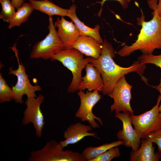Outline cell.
I'll list each match as a JSON object with an SVG mask.
<instances>
[{
  "instance_id": "6da1fadb",
  "label": "cell",
  "mask_w": 161,
  "mask_h": 161,
  "mask_svg": "<svg viewBox=\"0 0 161 161\" xmlns=\"http://www.w3.org/2000/svg\"><path fill=\"white\" fill-rule=\"evenodd\" d=\"M114 50L112 45L105 39L100 56L96 59L88 57L89 63L98 69L101 75L103 85L100 92L103 95L109 96L119 79L132 72L137 73L148 84L147 79L143 76L146 68L145 64L137 61L129 67H121L114 61Z\"/></svg>"
},
{
  "instance_id": "7a4b0ae2",
  "label": "cell",
  "mask_w": 161,
  "mask_h": 161,
  "mask_svg": "<svg viewBox=\"0 0 161 161\" xmlns=\"http://www.w3.org/2000/svg\"><path fill=\"white\" fill-rule=\"evenodd\" d=\"M157 5L150 7L153 10L151 20L145 21L143 13L138 18V24L141 26V28L137 38L131 45H125L118 51L117 54L120 56H128L137 50L143 54H152L155 49H161V18L157 13Z\"/></svg>"
},
{
  "instance_id": "3957f363",
  "label": "cell",
  "mask_w": 161,
  "mask_h": 161,
  "mask_svg": "<svg viewBox=\"0 0 161 161\" xmlns=\"http://www.w3.org/2000/svg\"><path fill=\"white\" fill-rule=\"evenodd\" d=\"M84 54L76 49H63L53 55L52 61H57L69 69L72 74V79L67 89V92L73 93L79 90L82 80L81 72L89 63L88 58H84Z\"/></svg>"
},
{
  "instance_id": "277c9868",
  "label": "cell",
  "mask_w": 161,
  "mask_h": 161,
  "mask_svg": "<svg viewBox=\"0 0 161 161\" xmlns=\"http://www.w3.org/2000/svg\"><path fill=\"white\" fill-rule=\"evenodd\" d=\"M59 143L54 140L47 141L41 149L32 151L28 161H86L83 154L63 150Z\"/></svg>"
},
{
  "instance_id": "5b68a950",
  "label": "cell",
  "mask_w": 161,
  "mask_h": 161,
  "mask_svg": "<svg viewBox=\"0 0 161 161\" xmlns=\"http://www.w3.org/2000/svg\"><path fill=\"white\" fill-rule=\"evenodd\" d=\"M48 20L49 33L44 39L37 41L33 46L30 56L31 59L47 60L50 59L58 52L64 49L52 17H49Z\"/></svg>"
},
{
  "instance_id": "8992f818",
  "label": "cell",
  "mask_w": 161,
  "mask_h": 161,
  "mask_svg": "<svg viewBox=\"0 0 161 161\" xmlns=\"http://www.w3.org/2000/svg\"><path fill=\"white\" fill-rule=\"evenodd\" d=\"M161 99L160 95L156 104L150 110L138 115L130 114L134 128L141 139L161 129V116L159 110Z\"/></svg>"
},
{
  "instance_id": "52a82bcc",
  "label": "cell",
  "mask_w": 161,
  "mask_h": 161,
  "mask_svg": "<svg viewBox=\"0 0 161 161\" xmlns=\"http://www.w3.org/2000/svg\"><path fill=\"white\" fill-rule=\"evenodd\" d=\"M17 59L18 62L17 69L13 70L12 67H10L8 74L13 75L17 77L16 84L12 86L13 97L16 103L22 104L24 103L23 100L24 95H26L27 98L36 97L35 92L41 91L42 89L38 84L33 85L31 84L29 75L26 72L25 66L21 61L20 62L18 57Z\"/></svg>"
},
{
  "instance_id": "ba28073f",
  "label": "cell",
  "mask_w": 161,
  "mask_h": 161,
  "mask_svg": "<svg viewBox=\"0 0 161 161\" xmlns=\"http://www.w3.org/2000/svg\"><path fill=\"white\" fill-rule=\"evenodd\" d=\"M77 94L80 99V104L75 114V117L80 119L83 122H88L93 128H99V125L95 120L102 125V119L94 114L92 109L102 98V96L100 95L97 90L93 91H87L85 93L83 90H80Z\"/></svg>"
},
{
  "instance_id": "9c48e42d",
  "label": "cell",
  "mask_w": 161,
  "mask_h": 161,
  "mask_svg": "<svg viewBox=\"0 0 161 161\" xmlns=\"http://www.w3.org/2000/svg\"><path fill=\"white\" fill-rule=\"evenodd\" d=\"M45 98L40 94L36 97L27 98L25 104L26 107L23 112L22 124L27 125L33 124L36 136L38 138L42 136V132L46 123L44 115L41 109V105Z\"/></svg>"
},
{
  "instance_id": "30bf717a",
  "label": "cell",
  "mask_w": 161,
  "mask_h": 161,
  "mask_svg": "<svg viewBox=\"0 0 161 161\" xmlns=\"http://www.w3.org/2000/svg\"><path fill=\"white\" fill-rule=\"evenodd\" d=\"M132 87L127 82L125 75L119 79L109 95L114 100V103L110 107L111 112L115 111V114L121 111L129 112L131 114H134L130 104L132 99L131 90Z\"/></svg>"
},
{
  "instance_id": "8fae6325",
  "label": "cell",
  "mask_w": 161,
  "mask_h": 161,
  "mask_svg": "<svg viewBox=\"0 0 161 161\" xmlns=\"http://www.w3.org/2000/svg\"><path fill=\"white\" fill-rule=\"evenodd\" d=\"M115 117L120 119L123 123L122 130L120 129L117 134V137L124 142L123 145L131 147L133 151H136L140 148L141 140L138 133L133 128L129 112L119 113Z\"/></svg>"
},
{
  "instance_id": "7c38bea8",
  "label": "cell",
  "mask_w": 161,
  "mask_h": 161,
  "mask_svg": "<svg viewBox=\"0 0 161 161\" xmlns=\"http://www.w3.org/2000/svg\"><path fill=\"white\" fill-rule=\"evenodd\" d=\"M55 24L58 28V35L63 44L64 49L72 48L73 44L81 35L79 29L72 21H67L64 17H58Z\"/></svg>"
},
{
  "instance_id": "4fadbf2b",
  "label": "cell",
  "mask_w": 161,
  "mask_h": 161,
  "mask_svg": "<svg viewBox=\"0 0 161 161\" xmlns=\"http://www.w3.org/2000/svg\"><path fill=\"white\" fill-rule=\"evenodd\" d=\"M92 128L90 125H85L79 122L70 124L64 132L63 137L65 140L59 142L61 147L63 148L70 144L76 143L87 136L98 138L96 133L88 132Z\"/></svg>"
},
{
  "instance_id": "5bb4252c",
  "label": "cell",
  "mask_w": 161,
  "mask_h": 161,
  "mask_svg": "<svg viewBox=\"0 0 161 161\" xmlns=\"http://www.w3.org/2000/svg\"><path fill=\"white\" fill-rule=\"evenodd\" d=\"M72 48L86 56L96 59L101 54L103 44L90 36L80 35L73 44Z\"/></svg>"
},
{
  "instance_id": "9a60e30c",
  "label": "cell",
  "mask_w": 161,
  "mask_h": 161,
  "mask_svg": "<svg viewBox=\"0 0 161 161\" xmlns=\"http://www.w3.org/2000/svg\"><path fill=\"white\" fill-rule=\"evenodd\" d=\"M85 68L86 74L82 78L79 90L87 89L88 91L97 90L101 92L103 82L99 70L90 63L86 65Z\"/></svg>"
},
{
  "instance_id": "2e32d148",
  "label": "cell",
  "mask_w": 161,
  "mask_h": 161,
  "mask_svg": "<svg viewBox=\"0 0 161 161\" xmlns=\"http://www.w3.org/2000/svg\"><path fill=\"white\" fill-rule=\"evenodd\" d=\"M141 147L130 152L131 161H158L160 159L158 152H155L153 142L147 138L142 139Z\"/></svg>"
},
{
  "instance_id": "e0dca14e",
  "label": "cell",
  "mask_w": 161,
  "mask_h": 161,
  "mask_svg": "<svg viewBox=\"0 0 161 161\" xmlns=\"http://www.w3.org/2000/svg\"><path fill=\"white\" fill-rule=\"evenodd\" d=\"M76 5L73 4L69 9H68L67 16L69 17L76 26L80 31L81 35L90 36L98 43L103 44L104 41L99 33L100 26L96 25L94 28H92L86 25L77 17L76 13Z\"/></svg>"
},
{
  "instance_id": "ac0fdd59",
  "label": "cell",
  "mask_w": 161,
  "mask_h": 161,
  "mask_svg": "<svg viewBox=\"0 0 161 161\" xmlns=\"http://www.w3.org/2000/svg\"><path fill=\"white\" fill-rule=\"evenodd\" d=\"M33 10H37L47 14L49 17L58 15L67 16L68 9H64L55 5L49 0H28Z\"/></svg>"
},
{
  "instance_id": "d6986e66",
  "label": "cell",
  "mask_w": 161,
  "mask_h": 161,
  "mask_svg": "<svg viewBox=\"0 0 161 161\" xmlns=\"http://www.w3.org/2000/svg\"><path fill=\"white\" fill-rule=\"evenodd\" d=\"M33 9L30 3L24 2L16 12L8 26L11 29L15 27L19 26L27 21Z\"/></svg>"
},
{
  "instance_id": "ffe728a7",
  "label": "cell",
  "mask_w": 161,
  "mask_h": 161,
  "mask_svg": "<svg viewBox=\"0 0 161 161\" xmlns=\"http://www.w3.org/2000/svg\"><path fill=\"white\" fill-rule=\"evenodd\" d=\"M123 140H119L110 143L104 144L97 147L89 146L83 150L82 153L87 161H90L109 149L114 147L123 145Z\"/></svg>"
},
{
  "instance_id": "44dd1931",
  "label": "cell",
  "mask_w": 161,
  "mask_h": 161,
  "mask_svg": "<svg viewBox=\"0 0 161 161\" xmlns=\"http://www.w3.org/2000/svg\"><path fill=\"white\" fill-rule=\"evenodd\" d=\"M0 2L2 7L0 18L4 21L9 23L16 12V8L10 0H1Z\"/></svg>"
},
{
  "instance_id": "7402d4cb",
  "label": "cell",
  "mask_w": 161,
  "mask_h": 161,
  "mask_svg": "<svg viewBox=\"0 0 161 161\" xmlns=\"http://www.w3.org/2000/svg\"><path fill=\"white\" fill-rule=\"evenodd\" d=\"M14 100L12 88L7 85L5 80L0 73V103Z\"/></svg>"
},
{
  "instance_id": "603a6c76",
  "label": "cell",
  "mask_w": 161,
  "mask_h": 161,
  "mask_svg": "<svg viewBox=\"0 0 161 161\" xmlns=\"http://www.w3.org/2000/svg\"><path fill=\"white\" fill-rule=\"evenodd\" d=\"M121 155L120 149L117 146L113 147L97 156L90 161H111L113 158Z\"/></svg>"
},
{
  "instance_id": "cb8c5ba5",
  "label": "cell",
  "mask_w": 161,
  "mask_h": 161,
  "mask_svg": "<svg viewBox=\"0 0 161 161\" xmlns=\"http://www.w3.org/2000/svg\"><path fill=\"white\" fill-rule=\"evenodd\" d=\"M137 60L143 64H151L159 67L161 69V54L159 55H154L152 54L150 55L143 54L138 57ZM158 86H161V78L160 79V83Z\"/></svg>"
},
{
  "instance_id": "d4e9b609",
  "label": "cell",
  "mask_w": 161,
  "mask_h": 161,
  "mask_svg": "<svg viewBox=\"0 0 161 161\" xmlns=\"http://www.w3.org/2000/svg\"><path fill=\"white\" fill-rule=\"evenodd\" d=\"M145 138L156 144L158 147V152L161 159V129L148 135Z\"/></svg>"
},
{
  "instance_id": "484cf974",
  "label": "cell",
  "mask_w": 161,
  "mask_h": 161,
  "mask_svg": "<svg viewBox=\"0 0 161 161\" xmlns=\"http://www.w3.org/2000/svg\"><path fill=\"white\" fill-rule=\"evenodd\" d=\"M108 0H102L101 1H97L96 3H99L101 5V7L100 10L97 14V15L98 16L100 17L102 11V7L103 6L105 2ZM120 3L121 6L124 9H126L128 6L129 3V0H114Z\"/></svg>"
},
{
  "instance_id": "4316f807",
  "label": "cell",
  "mask_w": 161,
  "mask_h": 161,
  "mask_svg": "<svg viewBox=\"0 0 161 161\" xmlns=\"http://www.w3.org/2000/svg\"><path fill=\"white\" fill-rule=\"evenodd\" d=\"M12 5L17 9L19 8L24 2V0H11Z\"/></svg>"
},
{
  "instance_id": "83f0119b",
  "label": "cell",
  "mask_w": 161,
  "mask_h": 161,
  "mask_svg": "<svg viewBox=\"0 0 161 161\" xmlns=\"http://www.w3.org/2000/svg\"><path fill=\"white\" fill-rule=\"evenodd\" d=\"M157 6V10L158 16L161 18V0H158Z\"/></svg>"
},
{
  "instance_id": "f1b7e54d",
  "label": "cell",
  "mask_w": 161,
  "mask_h": 161,
  "mask_svg": "<svg viewBox=\"0 0 161 161\" xmlns=\"http://www.w3.org/2000/svg\"><path fill=\"white\" fill-rule=\"evenodd\" d=\"M152 87L154 88L156 90H157V91H158L160 93V95L161 96V86H152ZM159 110L160 112V115L161 116V103L160 104V105H159Z\"/></svg>"
},
{
  "instance_id": "f546056e",
  "label": "cell",
  "mask_w": 161,
  "mask_h": 161,
  "mask_svg": "<svg viewBox=\"0 0 161 161\" xmlns=\"http://www.w3.org/2000/svg\"><path fill=\"white\" fill-rule=\"evenodd\" d=\"M27 0H24V1H26ZM72 2H75V0H71Z\"/></svg>"
},
{
  "instance_id": "4dcf8cb0",
  "label": "cell",
  "mask_w": 161,
  "mask_h": 161,
  "mask_svg": "<svg viewBox=\"0 0 161 161\" xmlns=\"http://www.w3.org/2000/svg\"><path fill=\"white\" fill-rule=\"evenodd\" d=\"M1 0H0V2L1 1Z\"/></svg>"
}]
</instances>
